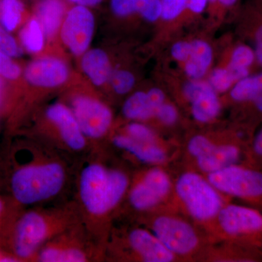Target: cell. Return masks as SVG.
<instances>
[{
  "instance_id": "1",
  "label": "cell",
  "mask_w": 262,
  "mask_h": 262,
  "mask_svg": "<svg viewBox=\"0 0 262 262\" xmlns=\"http://www.w3.org/2000/svg\"><path fill=\"white\" fill-rule=\"evenodd\" d=\"M76 178L75 201L82 223L105 250L112 231V216L127 195L130 178L122 169L108 165L99 146H93L87 153Z\"/></svg>"
},
{
  "instance_id": "2",
  "label": "cell",
  "mask_w": 262,
  "mask_h": 262,
  "mask_svg": "<svg viewBox=\"0 0 262 262\" xmlns=\"http://www.w3.org/2000/svg\"><path fill=\"white\" fill-rule=\"evenodd\" d=\"M14 157L10 187L17 203L41 206L64 190L70 176L67 155L39 140L20 147Z\"/></svg>"
},
{
  "instance_id": "3",
  "label": "cell",
  "mask_w": 262,
  "mask_h": 262,
  "mask_svg": "<svg viewBox=\"0 0 262 262\" xmlns=\"http://www.w3.org/2000/svg\"><path fill=\"white\" fill-rule=\"evenodd\" d=\"M81 222L75 201L28 210L13 224V253L20 261H34L37 253L46 243Z\"/></svg>"
},
{
  "instance_id": "4",
  "label": "cell",
  "mask_w": 262,
  "mask_h": 262,
  "mask_svg": "<svg viewBox=\"0 0 262 262\" xmlns=\"http://www.w3.org/2000/svg\"><path fill=\"white\" fill-rule=\"evenodd\" d=\"M104 259L105 250L94 241L81 222L46 243L34 261L90 262Z\"/></svg>"
},
{
  "instance_id": "5",
  "label": "cell",
  "mask_w": 262,
  "mask_h": 262,
  "mask_svg": "<svg viewBox=\"0 0 262 262\" xmlns=\"http://www.w3.org/2000/svg\"><path fill=\"white\" fill-rule=\"evenodd\" d=\"M110 256L145 262H170L176 258L152 232L141 227L131 229L121 237L111 232L105 248V259Z\"/></svg>"
},
{
  "instance_id": "6",
  "label": "cell",
  "mask_w": 262,
  "mask_h": 262,
  "mask_svg": "<svg viewBox=\"0 0 262 262\" xmlns=\"http://www.w3.org/2000/svg\"><path fill=\"white\" fill-rule=\"evenodd\" d=\"M44 117L51 132L43 142L70 156L86 155L93 147L68 106L61 103L50 105Z\"/></svg>"
},
{
  "instance_id": "7",
  "label": "cell",
  "mask_w": 262,
  "mask_h": 262,
  "mask_svg": "<svg viewBox=\"0 0 262 262\" xmlns=\"http://www.w3.org/2000/svg\"><path fill=\"white\" fill-rule=\"evenodd\" d=\"M179 199L193 218L199 222H209L217 218L225 206L220 192L200 174L186 172L176 184Z\"/></svg>"
},
{
  "instance_id": "8",
  "label": "cell",
  "mask_w": 262,
  "mask_h": 262,
  "mask_svg": "<svg viewBox=\"0 0 262 262\" xmlns=\"http://www.w3.org/2000/svg\"><path fill=\"white\" fill-rule=\"evenodd\" d=\"M220 192L248 202L262 212V169L245 164L230 165L208 174Z\"/></svg>"
},
{
  "instance_id": "9",
  "label": "cell",
  "mask_w": 262,
  "mask_h": 262,
  "mask_svg": "<svg viewBox=\"0 0 262 262\" xmlns=\"http://www.w3.org/2000/svg\"><path fill=\"white\" fill-rule=\"evenodd\" d=\"M224 233L232 243L262 253V212L253 207L228 204L216 218Z\"/></svg>"
},
{
  "instance_id": "10",
  "label": "cell",
  "mask_w": 262,
  "mask_h": 262,
  "mask_svg": "<svg viewBox=\"0 0 262 262\" xmlns=\"http://www.w3.org/2000/svg\"><path fill=\"white\" fill-rule=\"evenodd\" d=\"M171 186L170 177L163 169H148L130 183L127 194L129 203L136 211H149L165 199Z\"/></svg>"
},
{
  "instance_id": "11",
  "label": "cell",
  "mask_w": 262,
  "mask_h": 262,
  "mask_svg": "<svg viewBox=\"0 0 262 262\" xmlns=\"http://www.w3.org/2000/svg\"><path fill=\"white\" fill-rule=\"evenodd\" d=\"M71 110L90 143L99 141L107 135L113 115L106 104L90 96H77L72 99Z\"/></svg>"
},
{
  "instance_id": "12",
  "label": "cell",
  "mask_w": 262,
  "mask_h": 262,
  "mask_svg": "<svg viewBox=\"0 0 262 262\" xmlns=\"http://www.w3.org/2000/svg\"><path fill=\"white\" fill-rule=\"evenodd\" d=\"M151 229L162 244L176 256L190 254L199 246V237L194 229L177 217L159 215L151 222Z\"/></svg>"
},
{
  "instance_id": "13",
  "label": "cell",
  "mask_w": 262,
  "mask_h": 262,
  "mask_svg": "<svg viewBox=\"0 0 262 262\" xmlns=\"http://www.w3.org/2000/svg\"><path fill=\"white\" fill-rule=\"evenodd\" d=\"M95 19L88 7L75 5L69 10L61 27L62 40L77 56L89 48L94 34Z\"/></svg>"
},
{
  "instance_id": "14",
  "label": "cell",
  "mask_w": 262,
  "mask_h": 262,
  "mask_svg": "<svg viewBox=\"0 0 262 262\" xmlns=\"http://www.w3.org/2000/svg\"><path fill=\"white\" fill-rule=\"evenodd\" d=\"M184 93L191 103L192 116L196 121L206 123L218 116L221 103L211 84L193 80L184 85Z\"/></svg>"
},
{
  "instance_id": "15",
  "label": "cell",
  "mask_w": 262,
  "mask_h": 262,
  "mask_svg": "<svg viewBox=\"0 0 262 262\" xmlns=\"http://www.w3.org/2000/svg\"><path fill=\"white\" fill-rule=\"evenodd\" d=\"M69 69L64 62L54 58H45L29 63L25 77L37 87L53 88L61 85L68 79Z\"/></svg>"
},
{
  "instance_id": "16",
  "label": "cell",
  "mask_w": 262,
  "mask_h": 262,
  "mask_svg": "<svg viewBox=\"0 0 262 262\" xmlns=\"http://www.w3.org/2000/svg\"><path fill=\"white\" fill-rule=\"evenodd\" d=\"M246 151L247 148L243 147L241 140L221 145L214 144L206 155L196 158V165L205 173H213L237 164Z\"/></svg>"
},
{
  "instance_id": "17",
  "label": "cell",
  "mask_w": 262,
  "mask_h": 262,
  "mask_svg": "<svg viewBox=\"0 0 262 262\" xmlns=\"http://www.w3.org/2000/svg\"><path fill=\"white\" fill-rule=\"evenodd\" d=\"M165 102V94L159 89L148 92L139 91L127 98L122 106V114L129 120L144 121L155 117L158 108Z\"/></svg>"
},
{
  "instance_id": "18",
  "label": "cell",
  "mask_w": 262,
  "mask_h": 262,
  "mask_svg": "<svg viewBox=\"0 0 262 262\" xmlns=\"http://www.w3.org/2000/svg\"><path fill=\"white\" fill-rule=\"evenodd\" d=\"M111 142L117 149L125 151L141 163L156 165L167 160L166 152L158 144L141 142L124 134L113 136Z\"/></svg>"
},
{
  "instance_id": "19",
  "label": "cell",
  "mask_w": 262,
  "mask_h": 262,
  "mask_svg": "<svg viewBox=\"0 0 262 262\" xmlns=\"http://www.w3.org/2000/svg\"><path fill=\"white\" fill-rule=\"evenodd\" d=\"M82 70L96 85H102L111 77V65L108 56L100 49L84 53L81 61Z\"/></svg>"
},
{
  "instance_id": "20",
  "label": "cell",
  "mask_w": 262,
  "mask_h": 262,
  "mask_svg": "<svg viewBox=\"0 0 262 262\" xmlns=\"http://www.w3.org/2000/svg\"><path fill=\"white\" fill-rule=\"evenodd\" d=\"M65 4L62 0H40L36 8L37 20L47 37L56 34L63 20Z\"/></svg>"
},
{
  "instance_id": "21",
  "label": "cell",
  "mask_w": 262,
  "mask_h": 262,
  "mask_svg": "<svg viewBox=\"0 0 262 262\" xmlns=\"http://www.w3.org/2000/svg\"><path fill=\"white\" fill-rule=\"evenodd\" d=\"M213 58L211 46L206 41L196 39L191 42V51L185 61V72L193 80L201 79L206 73Z\"/></svg>"
},
{
  "instance_id": "22",
  "label": "cell",
  "mask_w": 262,
  "mask_h": 262,
  "mask_svg": "<svg viewBox=\"0 0 262 262\" xmlns=\"http://www.w3.org/2000/svg\"><path fill=\"white\" fill-rule=\"evenodd\" d=\"M261 94L262 72L237 81L230 91L231 98L239 103H251Z\"/></svg>"
},
{
  "instance_id": "23",
  "label": "cell",
  "mask_w": 262,
  "mask_h": 262,
  "mask_svg": "<svg viewBox=\"0 0 262 262\" xmlns=\"http://www.w3.org/2000/svg\"><path fill=\"white\" fill-rule=\"evenodd\" d=\"M255 53L246 46H239L234 50L227 70L233 77L235 82L247 77L248 69L254 61Z\"/></svg>"
},
{
  "instance_id": "24",
  "label": "cell",
  "mask_w": 262,
  "mask_h": 262,
  "mask_svg": "<svg viewBox=\"0 0 262 262\" xmlns=\"http://www.w3.org/2000/svg\"><path fill=\"white\" fill-rule=\"evenodd\" d=\"M24 5L20 0H0V23L8 32L14 30L21 20Z\"/></svg>"
},
{
  "instance_id": "25",
  "label": "cell",
  "mask_w": 262,
  "mask_h": 262,
  "mask_svg": "<svg viewBox=\"0 0 262 262\" xmlns=\"http://www.w3.org/2000/svg\"><path fill=\"white\" fill-rule=\"evenodd\" d=\"M44 33L37 19H32L20 34L24 47L32 53H37L44 46Z\"/></svg>"
},
{
  "instance_id": "26",
  "label": "cell",
  "mask_w": 262,
  "mask_h": 262,
  "mask_svg": "<svg viewBox=\"0 0 262 262\" xmlns=\"http://www.w3.org/2000/svg\"><path fill=\"white\" fill-rule=\"evenodd\" d=\"M122 134L128 136L131 139L148 144H158V137L154 131L144 124L138 121L130 122L125 127Z\"/></svg>"
},
{
  "instance_id": "27",
  "label": "cell",
  "mask_w": 262,
  "mask_h": 262,
  "mask_svg": "<svg viewBox=\"0 0 262 262\" xmlns=\"http://www.w3.org/2000/svg\"><path fill=\"white\" fill-rule=\"evenodd\" d=\"M112 86L117 94L124 95L130 92L135 84V77L126 70H117L110 77Z\"/></svg>"
},
{
  "instance_id": "28",
  "label": "cell",
  "mask_w": 262,
  "mask_h": 262,
  "mask_svg": "<svg viewBox=\"0 0 262 262\" xmlns=\"http://www.w3.org/2000/svg\"><path fill=\"white\" fill-rule=\"evenodd\" d=\"M161 12V0H136V13L148 21L159 19Z\"/></svg>"
},
{
  "instance_id": "29",
  "label": "cell",
  "mask_w": 262,
  "mask_h": 262,
  "mask_svg": "<svg viewBox=\"0 0 262 262\" xmlns=\"http://www.w3.org/2000/svg\"><path fill=\"white\" fill-rule=\"evenodd\" d=\"M235 80L227 69H215L210 77V84L217 92H225L231 89Z\"/></svg>"
},
{
  "instance_id": "30",
  "label": "cell",
  "mask_w": 262,
  "mask_h": 262,
  "mask_svg": "<svg viewBox=\"0 0 262 262\" xmlns=\"http://www.w3.org/2000/svg\"><path fill=\"white\" fill-rule=\"evenodd\" d=\"M246 163L262 169V128L253 137L246 153Z\"/></svg>"
},
{
  "instance_id": "31",
  "label": "cell",
  "mask_w": 262,
  "mask_h": 262,
  "mask_svg": "<svg viewBox=\"0 0 262 262\" xmlns=\"http://www.w3.org/2000/svg\"><path fill=\"white\" fill-rule=\"evenodd\" d=\"M188 0H161L162 12L160 18L165 20H173L187 10Z\"/></svg>"
},
{
  "instance_id": "32",
  "label": "cell",
  "mask_w": 262,
  "mask_h": 262,
  "mask_svg": "<svg viewBox=\"0 0 262 262\" xmlns=\"http://www.w3.org/2000/svg\"><path fill=\"white\" fill-rule=\"evenodd\" d=\"M214 144L213 141L206 136H194L188 143L187 149L189 154L196 159L206 155L214 146Z\"/></svg>"
},
{
  "instance_id": "33",
  "label": "cell",
  "mask_w": 262,
  "mask_h": 262,
  "mask_svg": "<svg viewBox=\"0 0 262 262\" xmlns=\"http://www.w3.org/2000/svg\"><path fill=\"white\" fill-rule=\"evenodd\" d=\"M0 52L10 57L18 56L20 53V48L14 38L2 27H0Z\"/></svg>"
},
{
  "instance_id": "34",
  "label": "cell",
  "mask_w": 262,
  "mask_h": 262,
  "mask_svg": "<svg viewBox=\"0 0 262 262\" xmlns=\"http://www.w3.org/2000/svg\"><path fill=\"white\" fill-rule=\"evenodd\" d=\"M20 74V68L12 61L10 56L0 52V76L10 80H15L18 78Z\"/></svg>"
},
{
  "instance_id": "35",
  "label": "cell",
  "mask_w": 262,
  "mask_h": 262,
  "mask_svg": "<svg viewBox=\"0 0 262 262\" xmlns=\"http://www.w3.org/2000/svg\"><path fill=\"white\" fill-rule=\"evenodd\" d=\"M110 6L114 14L127 17L136 13V0H111Z\"/></svg>"
},
{
  "instance_id": "36",
  "label": "cell",
  "mask_w": 262,
  "mask_h": 262,
  "mask_svg": "<svg viewBox=\"0 0 262 262\" xmlns=\"http://www.w3.org/2000/svg\"><path fill=\"white\" fill-rule=\"evenodd\" d=\"M155 117L165 125H173L178 119V112L173 105L164 102L157 110Z\"/></svg>"
},
{
  "instance_id": "37",
  "label": "cell",
  "mask_w": 262,
  "mask_h": 262,
  "mask_svg": "<svg viewBox=\"0 0 262 262\" xmlns=\"http://www.w3.org/2000/svg\"><path fill=\"white\" fill-rule=\"evenodd\" d=\"M191 51V42H179L175 43L171 48V55L174 59L185 62L189 58Z\"/></svg>"
},
{
  "instance_id": "38",
  "label": "cell",
  "mask_w": 262,
  "mask_h": 262,
  "mask_svg": "<svg viewBox=\"0 0 262 262\" xmlns=\"http://www.w3.org/2000/svg\"><path fill=\"white\" fill-rule=\"evenodd\" d=\"M208 5V0H188L187 10L194 14H201Z\"/></svg>"
},
{
  "instance_id": "39",
  "label": "cell",
  "mask_w": 262,
  "mask_h": 262,
  "mask_svg": "<svg viewBox=\"0 0 262 262\" xmlns=\"http://www.w3.org/2000/svg\"><path fill=\"white\" fill-rule=\"evenodd\" d=\"M255 57L262 66V25L258 29L255 36Z\"/></svg>"
},
{
  "instance_id": "40",
  "label": "cell",
  "mask_w": 262,
  "mask_h": 262,
  "mask_svg": "<svg viewBox=\"0 0 262 262\" xmlns=\"http://www.w3.org/2000/svg\"><path fill=\"white\" fill-rule=\"evenodd\" d=\"M238 0H208V4L211 6H219L220 8H232L236 5Z\"/></svg>"
},
{
  "instance_id": "41",
  "label": "cell",
  "mask_w": 262,
  "mask_h": 262,
  "mask_svg": "<svg viewBox=\"0 0 262 262\" xmlns=\"http://www.w3.org/2000/svg\"><path fill=\"white\" fill-rule=\"evenodd\" d=\"M71 3L75 5H82L84 7L96 6L102 2V0H68Z\"/></svg>"
},
{
  "instance_id": "42",
  "label": "cell",
  "mask_w": 262,
  "mask_h": 262,
  "mask_svg": "<svg viewBox=\"0 0 262 262\" xmlns=\"http://www.w3.org/2000/svg\"><path fill=\"white\" fill-rule=\"evenodd\" d=\"M251 103H252L255 111L262 115V94L253 100Z\"/></svg>"
},
{
  "instance_id": "43",
  "label": "cell",
  "mask_w": 262,
  "mask_h": 262,
  "mask_svg": "<svg viewBox=\"0 0 262 262\" xmlns=\"http://www.w3.org/2000/svg\"><path fill=\"white\" fill-rule=\"evenodd\" d=\"M5 210V202L0 198V225H1V220L4 214ZM1 228V227H0Z\"/></svg>"
},
{
  "instance_id": "44",
  "label": "cell",
  "mask_w": 262,
  "mask_h": 262,
  "mask_svg": "<svg viewBox=\"0 0 262 262\" xmlns=\"http://www.w3.org/2000/svg\"><path fill=\"white\" fill-rule=\"evenodd\" d=\"M3 92H4V83H3V80L0 78V106L3 103Z\"/></svg>"
}]
</instances>
